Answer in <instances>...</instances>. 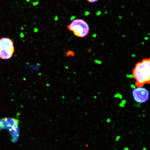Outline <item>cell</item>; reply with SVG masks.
Returning a JSON list of instances; mask_svg holds the SVG:
<instances>
[{
    "mask_svg": "<svg viewBox=\"0 0 150 150\" xmlns=\"http://www.w3.org/2000/svg\"><path fill=\"white\" fill-rule=\"evenodd\" d=\"M133 77L136 80L135 85L142 87L146 84L150 83V59H143L136 64L133 69Z\"/></svg>",
    "mask_w": 150,
    "mask_h": 150,
    "instance_id": "cell-1",
    "label": "cell"
},
{
    "mask_svg": "<svg viewBox=\"0 0 150 150\" xmlns=\"http://www.w3.org/2000/svg\"><path fill=\"white\" fill-rule=\"evenodd\" d=\"M67 27L76 36L82 38L87 36L89 33L88 24L85 21L81 19L73 20Z\"/></svg>",
    "mask_w": 150,
    "mask_h": 150,
    "instance_id": "cell-2",
    "label": "cell"
},
{
    "mask_svg": "<svg viewBox=\"0 0 150 150\" xmlns=\"http://www.w3.org/2000/svg\"><path fill=\"white\" fill-rule=\"evenodd\" d=\"M14 52V43L11 39L8 38L0 39V59H10Z\"/></svg>",
    "mask_w": 150,
    "mask_h": 150,
    "instance_id": "cell-3",
    "label": "cell"
},
{
    "mask_svg": "<svg viewBox=\"0 0 150 150\" xmlns=\"http://www.w3.org/2000/svg\"><path fill=\"white\" fill-rule=\"evenodd\" d=\"M132 93L134 100L137 103H144L149 100V92L143 87L135 88L133 90Z\"/></svg>",
    "mask_w": 150,
    "mask_h": 150,
    "instance_id": "cell-4",
    "label": "cell"
},
{
    "mask_svg": "<svg viewBox=\"0 0 150 150\" xmlns=\"http://www.w3.org/2000/svg\"><path fill=\"white\" fill-rule=\"evenodd\" d=\"M90 3H94L98 1L99 0H87Z\"/></svg>",
    "mask_w": 150,
    "mask_h": 150,
    "instance_id": "cell-5",
    "label": "cell"
}]
</instances>
